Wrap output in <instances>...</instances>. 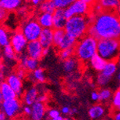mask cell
Segmentation results:
<instances>
[{
    "label": "cell",
    "instance_id": "1",
    "mask_svg": "<svg viewBox=\"0 0 120 120\" xmlns=\"http://www.w3.org/2000/svg\"><path fill=\"white\" fill-rule=\"evenodd\" d=\"M87 34L97 40L120 39L119 15L115 11L109 10H103L95 15Z\"/></svg>",
    "mask_w": 120,
    "mask_h": 120
},
{
    "label": "cell",
    "instance_id": "2",
    "mask_svg": "<svg viewBox=\"0 0 120 120\" xmlns=\"http://www.w3.org/2000/svg\"><path fill=\"white\" fill-rule=\"evenodd\" d=\"M98 40L89 34L79 39L74 48V53L80 62L86 63L97 53Z\"/></svg>",
    "mask_w": 120,
    "mask_h": 120
},
{
    "label": "cell",
    "instance_id": "3",
    "mask_svg": "<svg viewBox=\"0 0 120 120\" xmlns=\"http://www.w3.org/2000/svg\"><path fill=\"white\" fill-rule=\"evenodd\" d=\"M89 25L87 15H75L67 19L64 29L66 34L79 40L87 34Z\"/></svg>",
    "mask_w": 120,
    "mask_h": 120
},
{
    "label": "cell",
    "instance_id": "4",
    "mask_svg": "<svg viewBox=\"0 0 120 120\" xmlns=\"http://www.w3.org/2000/svg\"><path fill=\"white\" fill-rule=\"evenodd\" d=\"M97 53L106 61L116 60L120 54V39L98 40Z\"/></svg>",
    "mask_w": 120,
    "mask_h": 120
},
{
    "label": "cell",
    "instance_id": "5",
    "mask_svg": "<svg viewBox=\"0 0 120 120\" xmlns=\"http://www.w3.org/2000/svg\"><path fill=\"white\" fill-rule=\"evenodd\" d=\"M42 26L37 20L30 19L25 21L21 26V32L29 41L38 40L42 32Z\"/></svg>",
    "mask_w": 120,
    "mask_h": 120
},
{
    "label": "cell",
    "instance_id": "6",
    "mask_svg": "<svg viewBox=\"0 0 120 120\" xmlns=\"http://www.w3.org/2000/svg\"><path fill=\"white\" fill-rule=\"evenodd\" d=\"M90 11H91V6L89 4L81 0H75L68 8L64 9V15L67 19L75 15L86 16L89 13Z\"/></svg>",
    "mask_w": 120,
    "mask_h": 120
},
{
    "label": "cell",
    "instance_id": "7",
    "mask_svg": "<svg viewBox=\"0 0 120 120\" xmlns=\"http://www.w3.org/2000/svg\"><path fill=\"white\" fill-rule=\"evenodd\" d=\"M22 109L21 103L17 98L3 100L0 105L1 109L8 118H13L19 113Z\"/></svg>",
    "mask_w": 120,
    "mask_h": 120
},
{
    "label": "cell",
    "instance_id": "8",
    "mask_svg": "<svg viewBox=\"0 0 120 120\" xmlns=\"http://www.w3.org/2000/svg\"><path fill=\"white\" fill-rule=\"evenodd\" d=\"M28 42L21 32H15L10 36V45L17 54H21L26 50Z\"/></svg>",
    "mask_w": 120,
    "mask_h": 120
},
{
    "label": "cell",
    "instance_id": "9",
    "mask_svg": "<svg viewBox=\"0 0 120 120\" xmlns=\"http://www.w3.org/2000/svg\"><path fill=\"white\" fill-rule=\"evenodd\" d=\"M26 54L30 57L35 59H40L43 56V47L42 46L39 40H34L28 42L26 48Z\"/></svg>",
    "mask_w": 120,
    "mask_h": 120
},
{
    "label": "cell",
    "instance_id": "10",
    "mask_svg": "<svg viewBox=\"0 0 120 120\" xmlns=\"http://www.w3.org/2000/svg\"><path fill=\"white\" fill-rule=\"evenodd\" d=\"M6 81L13 89L17 97H21L23 94V85L22 79H20L16 75V73H11L7 77Z\"/></svg>",
    "mask_w": 120,
    "mask_h": 120
},
{
    "label": "cell",
    "instance_id": "11",
    "mask_svg": "<svg viewBox=\"0 0 120 120\" xmlns=\"http://www.w3.org/2000/svg\"><path fill=\"white\" fill-rule=\"evenodd\" d=\"M108 111L105 106L101 103L92 105L88 110V115L92 120H100L105 118Z\"/></svg>",
    "mask_w": 120,
    "mask_h": 120
},
{
    "label": "cell",
    "instance_id": "12",
    "mask_svg": "<svg viewBox=\"0 0 120 120\" xmlns=\"http://www.w3.org/2000/svg\"><path fill=\"white\" fill-rule=\"evenodd\" d=\"M32 113L30 114L31 120H44L46 116V107L44 103L40 101H36L31 105Z\"/></svg>",
    "mask_w": 120,
    "mask_h": 120
},
{
    "label": "cell",
    "instance_id": "13",
    "mask_svg": "<svg viewBox=\"0 0 120 120\" xmlns=\"http://www.w3.org/2000/svg\"><path fill=\"white\" fill-rule=\"evenodd\" d=\"M67 19L64 15V10L56 9L53 13V28L54 29H64Z\"/></svg>",
    "mask_w": 120,
    "mask_h": 120
},
{
    "label": "cell",
    "instance_id": "14",
    "mask_svg": "<svg viewBox=\"0 0 120 120\" xmlns=\"http://www.w3.org/2000/svg\"><path fill=\"white\" fill-rule=\"evenodd\" d=\"M39 94V90L37 87L34 86L29 87L25 92H23L22 95L23 103L31 106L36 101H38Z\"/></svg>",
    "mask_w": 120,
    "mask_h": 120
},
{
    "label": "cell",
    "instance_id": "15",
    "mask_svg": "<svg viewBox=\"0 0 120 120\" xmlns=\"http://www.w3.org/2000/svg\"><path fill=\"white\" fill-rule=\"evenodd\" d=\"M53 30L52 28H43L39 37V42L42 46L45 48H50L53 45Z\"/></svg>",
    "mask_w": 120,
    "mask_h": 120
},
{
    "label": "cell",
    "instance_id": "16",
    "mask_svg": "<svg viewBox=\"0 0 120 120\" xmlns=\"http://www.w3.org/2000/svg\"><path fill=\"white\" fill-rule=\"evenodd\" d=\"M20 65L24 70L32 72L38 68L39 62L38 59L30 58L26 54H23L20 57Z\"/></svg>",
    "mask_w": 120,
    "mask_h": 120
},
{
    "label": "cell",
    "instance_id": "17",
    "mask_svg": "<svg viewBox=\"0 0 120 120\" xmlns=\"http://www.w3.org/2000/svg\"><path fill=\"white\" fill-rule=\"evenodd\" d=\"M79 60L74 56H71L68 59L64 60L62 63L63 70L68 74L74 73L79 67Z\"/></svg>",
    "mask_w": 120,
    "mask_h": 120
},
{
    "label": "cell",
    "instance_id": "18",
    "mask_svg": "<svg viewBox=\"0 0 120 120\" xmlns=\"http://www.w3.org/2000/svg\"><path fill=\"white\" fill-rule=\"evenodd\" d=\"M0 90H1L3 100H8L17 98L15 92L7 83V81H2L0 83Z\"/></svg>",
    "mask_w": 120,
    "mask_h": 120
},
{
    "label": "cell",
    "instance_id": "19",
    "mask_svg": "<svg viewBox=\"0 0 120 120\" xmlns=\"http://www.w3.org/2000/svg\"><path fill=\"white\" fill-rule=\"evenodd\" d=\"M118 69H119V67L117 65L116 60L107 61L105 67L103 68V70H102L101 72H100V73H101L103 75H104L107 77H109L112 79V77L114 75H116Z\"/></svg>",
    "mask_w": 120,
    "mask_h": 120
},
{
    "label": "cell",
    "instance_id": "20",
    "mask_svg": "<svg viewBox=\"0 0 120 120\" xmlns=\"http://www.w3.org/2000/svg\"><path fill=\"white\" fill-rule=\"evenodd\" d=\"M37 21L42 28H52L53 27V13H41L38 15Z\"/></svg>",
    "mask_w": 120,
    "mask_h": 120
},
{
    "label": "cell",
    "instance_id": "21",
    "mask_svg": "<svg viewBox=\"0 0 120 120\" xmlns=\"http://www.w3.org/2000/svg\"><path fill=\"white\" fill-rule=\"evenodd\" d=\"M106 62H107L106 60H105L103 57H101L99 54L96 53V54L93 56L92 59L89 60V63L93 70L98 72H101L102 70L105 67Z\"/></svg>",
    "mask_w": 120,
    "mask_h": 120
},
{
    "label": "cell",
    "instance_id": "22",
    "mask_svg": "<svg viewBox=\"0 0 120 120\" xmlns=\"http://www.w3.org/2000/svg\"><path fill=\"white\" fill-rule=\"evenodd\" d=\"M76 43H77L76 39L68 35V34H65L62 42L60 43V44L57 48L59 50H63L67 49H74Z\"/></svg>",
    "mask_w": 120,
    "mask_h": 120
},
{
    "label": "cell",
    "instance_id": "23",
    "mask_svg": "<svg viewBox=\"0 0 120 120\" xmlns=\"http://www.w3.org/2000/svg\"><path fill=\"white\" fill-rule=\"evenodd\" d=\"M21 3V0H0V8L7 11L14 10L19 8Z\"/></svg>",
    "mask_w": 120,
    "mask_h": 120
},
{
    "label": "cell",
    "instance_id": "24",
    "mask_svg": "<svg viewBox=\"0 0 120 120\" xmlns=\"http://www.w3.org/2000/svg\"><path fill=\"white\" fill-rule=\"evenodd\" d=\"M98 2L104 10L115 11L120 8V0H99Z\"/></svg>",
    "mask_w": 120,
    "mask_h": 120
},
{
    "label": "cell",
    "instance_id": "25",
    "mask_svg": "<svg viewBox=\"0 0 120 120\" xmlns=\"http://www.w3.org/2000/svg\"><path fill=\"white\" fill-rule=\"evenodd\" d=\"M30 79L34 82L37 83H44L46 81V75L43 69L38 68L36 70L32 71L30 74Z\"/></svg>",
    "mask_w": 120,
    "mask_h": 120
},
{
    "label": "cell",
    "instance_id": "26",
    "mask_svg": "<svg viewBox=\"0 0 120 120\" xmlns=\"http://www.w3.org/2000/svg\"><path fill=\"white\" fill-rule=\"evenodd\" d=\"M98 92L100 96V102L103 103H106L111 100L112 95L113 93L111 91V89L106 87L101 88L98 91Z\"/></svg>",
    "mask_w": 120,
    "mask_h": 120
},
{
    "label": "cell",
    "instance_id": "27",
    "mask_svg": "<svg viewBox=\"0 0 120 120\" xmlns=\"http://www.w3.org/2000/svg\"><path fill=\"white\" fill-rule=\"evenodd\" d=\"M17 53L15 52L13 49L10 45L4 47L3 49V56L5 60L8 62H13L16 59Z\"/></svg>",
    "mask_w": 120,
    "mask_h": 120
},
{
    "label": "cell",
    "instance_id": "28",
    "mask_svg": "<svg viewBox=\"0 0 120 120\" xmlns=\"http://www.w3.org/2000/svg\"><path fill=\"white\" fill-rule=\"evenodd\" d=\"M10 36L8 30L5 28L0 26V47H5L10 45Z\"/></svg>",
    "mask_w": 120,
    "mask_h": 120
},
{
    "label": "cell",
    "instance_id": "29",
    "mask_svg": "<svg viewBox=\"0 0 120 120\" xmlns=\"http://www.w3.org/2000/svg\"><path fill=\"white\" fill-rule=\"evenodd\" d=\"M40 10L42 13H53L54 10L56 9L54 4L51 2V0H44L40 4Z\"/></svg>",
    "mask_w": 120,
    "mask_h": 120
},
{
    "label": "cell",
    "instance_id": "30",
    "mask_svg": "<svg viewBox=\"0 0 120 120\" xmlns=\"http://www.w3.org/2000/svg\"><path fill=\"white\" fill-rule=\"evenodd\" d=\"M64 29H54L53 35V45L58 47L60 43L62 42L64 36L65 34Z\"/></svg>",
    "mask_w": 120,
    "mask_h": 120
},
{
    "label": "cell",
    "instance_id": "31",
    "mask_svg": "<svg viewBox=\"0 0 120 120\" xmlns=\"http://www.w3.org/2000/svg\"><path fill=\"white\" fill-rule=\"evenodd\" d=\"M111 108L112 111H116L120 109V91L116 90L113 93L111 98Z\"/></svg>",
    "mask_w": 120,
    "mask_h": 120
},
{
    "label": "cell",
    "instance_id": "32",
    "mask_svg": "<svg viewBox=\"0 0 120 120\" xmlns=\"http://www.w3.org/2000/svg\"><path fill=\"white\" fill-rule=\"evenodd\" d=\"M111 81V78L107 77L104 75H103L101 73H100L98 76H97V79H96V83L98 86L103 88L105 87L109 84V83Z\"/></svg>",
    "mask_w": 120,
    "mask_h": 120
},
{
    "label": "cell",
    "instance_id": "33",
    "mask_svg": "<svg viewBox=\"0 0 120 120\" xmlns=\"http://www.w3.org/2000/svg\"><path fill=\"white\" fill-rule=\"evenodd\" d=\"M75 1V0H51V2L53 3L56 8L63 10L68 8Z\"/></svg>",
    "mask_w": 120,
    "mask_h": 120
},
{
    "label": "cell",
    "instance_id": "34",
    "mask_svg": "<svg viewBox=\"0 0 120 120\" xmlns=\"http://www.w3.org/2000/svg\"><path fill=\"white\" fill-rule=\"evenodd\" d=\"M74 54V49H63L60 50L59 56V58L61 59L62 61L65 59H68L73 56Z\"/></svg>",
    "mask_w": 120,
    "mask_h": 120
},
{
    "label": "cell",
    "instance_id": "35",
    "mask_svg": "<svg viewBox=\"0 0 120 120\" xmlns=\"http://www.w3.org/2000/svg\"><path fill=\"white\" fill-rule=\"evenodd\" d=\"M46 115H47L48 119H54V118H57L61 116V112L58 109H49V111H47Z\"/></svg>",
    "mask_w": 120,
    "mask_h": 120
},
{
    "label": "cell",
    "instance_id": "36",
    "mask_svg": "<svg viewBox=\"0 0 120 120\" xmlns=\"http://www.w3.org/2000/svg\"><path fill=\"white\" fill-rule=\"evenodd\" d=\"M91 10H92L93 12V14L94 15H97L101 12H103L104 10L103 8V7L101 6V4L98 2H94L92 5V8Z\"/></svg>",
    "mask_w": 120,
    "mask_h": 120
},
{
    "label": "cell",
    "instance_id": "37",
    "mask_svg": "<svg viewBox=\"0 0 120 120\" xmlns=\"http://www.w3.org/2000/svg\"><path fill=\"white\" fill-rule=\"evenodd\" d=\"M61 114L64 115V116H69L71 115V108L68 106V105H65L63 106L62 109H61Z\"/></svg>",
    "mask_w": 120,
    "mask_h": 120
},
{
    "label": "cell",
    "instance_id": "38",
    "mask_svg": "<svg viewBox=\"0 0 120 120\" xmlns=\"http://www.w3.org/2000/svg\"><path fill=\"white\" fill-rule=\"evenodd\" d=\"M22 111H23V113H24L25 115L30 116V114H31V113H32V108L30 105H25L22 108Z\"/></svg>",
    "mask_w": 120,
    "mask_h": 120
},
{
    "label": "cell",
    "instance_id": "39",
    "mask_svg": "<svg viewBox=\"0 0 120 120\" xmlns=\"http://www.w3.org/2000/svg\"><path fill=\"white\" fill-rule=\"evenodd\" d=\"M91 99L94 102H98L100 101V96H99V92L98 91H93L91 93Z\"/></svg>",
    "mask_w": 120,
    "mask_h": 120
},
{
    "label": "cell",
    "instance_id": "40",
    "mask_svg": "<svg viewBox=\"0 0 120 120\" xmlns=\"http://www.w3.org/2000/svg\"><path fill=\"white\" fill-rule=\"evenodd\" d=\"M111 117L113 120H120V110L112 111Z\"/></svg>",
    "mask_w": 120,
    "mask_h": 120
},
{
    "label": "cell",
    "instance_id": "41",
    "mask_svg": "<svg viewBox=\"0 0 120 120\" xmlns=\"http://www.w3.org/2000/svg\"><path fill=\"white\" fill-rule=\"evenodd\" d=\"M16 75L19 76L20 79H23V78L26 76V70H24L22 68L19 69V70H17V72H16Z\"/></svg>",
    "mask_w": 120,
    "mask_h": 120
},
{
    "label": "cell",
    "instance_id": "42",
    "mask_svg": "<svg viewBox=\"0 0 120 120\" xmlns=\"http://www.w3.org/2000/svg\"><path fill=\"white\" fill-rule=\"evenodd\" d=\"M7 17V10L0 8V22H2Z\"/></svg>",
    "mask_w": 120,
    "mask_h": 120
},
{
    "label": "cell",
    "instance_id": "43",
    "mask_svg": "<svg viewBox=\"0 0 120 120\" xmlns=\"http://www.w3.org/2000/svg\"><path fill=\"white\" fill-rule=\"evenodd\" d=\"M0 120H8V117L1 109H0Z\"/></svg>",
    "mask_w": 120,
    "mask_h": 120
},
{
    "label": "cell",
    "instance_id": "44",
    "mask_svg": "<svg viewBox=\"0 0 120 120\" xmlns=\"http://www.w3.org/2000/svg\"><path fill=\"white\" fill-rule=\"evenodd\" d=\"M81 1L85 2L88 4H89L90 6H92L94 2H95V0H81Z\"/></svg>",
    "mask_w": 120,
    "mask_h": 120
},
{
    "label": "cell",
    "instance_id": "45",
    "mask_svg": "<svg viewBox=\"0 0 120 120\" xmlns=\"http://www.w3.org/2000/svg\"><path fill=\"white\" fill-rule=\"evenodd\" d=\"M43 1H44V0H32V4H33L34 5L37 6V5H39L40 3L43 2Z\"/></svg>",
    "mask_w": 120,
    "mask_h": 120
},
{
    "label": "cell",
    "instance_id": "46",
    "mask_svg": "<svg viewBox=\"0 0 120 120\" xmlns=\"http://www.w3.org/2000/svg\"><path fill=\"white\" fill-rule=\"evenodd\" d=\"M49 51H50V48H45V49H43V56H46L48 53H49Z\"/></svg>",
    "mask_w": 120,
    "mask_h": 120
},
{
    "label": "cell",
    "instance_id": "47",
    "mask_svg": "<svg viewBox=\"0 0 120 120\" xmlns=\"http://www.w3.org/2000/svg\"><path fill=\"white\" fill-rule=\"evenodd\" d=\"M77 113H78V109L76 108H73V109H71V115L76 114Z\"/></svg>",
    "mask_w": 120,
    "mask_h": 120
},
{
    "label": "cell",
    "instance_id": "48",
    "mask_svg": "<svg viewBox=\"0 0 120 120\" xmlns=\"http://www.w3.org/2000/svg\"><path fill=\"white\" fill-rule=\"evenodd\" d=\"M116 75V79H117V81L120 82V68L118 69Z\"/></svg>",
    "mask_w": 120,
    "mask_h": 120
},
{
    "label": "cell",
    "instance_id": "49",
    "mask_svg": "<svg viewBox=\"0 0 120 120\" xmlns=\"http://www.w3.org/2000/svg\"><path fill=\"white\" fill-rule=\"evenodd\" d=\"M116 63H117V65H118L119 68H120V54H119V56H118V58L116 59Z\"/></svg>",
    "mask_w": 120,
    "mask_h": 120
},
{
    "label": "cell",
    "instance_id": "50",
    "mask_svg": "<svg viewBox=\"0 0 120 120\" xmlns=\"http://www.w3.org/2000/svg\"><path fill=\"white\" fill-rule=\"evenodd\" d=\"M62 116H60L57 118H54V119H48L47 120H62Z\"/></svg>",
    "mask_w": 120,
    "mask_h": 120
},
{
    "label": "cell",
    "instance_id": "51",
    "mask_svg": "<svg viewBox=\"0 0 120 120\" xmlns=\"http://www.w3.org/2000/svg\"><path fill=\"white\" fill-rule=\"evenodd\" d=\"M1 83V82H0ZM3 101V98H2V93H1V90H0V105H1V103H2Z\"/></svg>",
    "mask_w": 120,
    "mask_h": 120
},
{
    "label": "cell",
    "instance_id": "52",
    "mask_svg": "<svg viewBox=\"0 0 120 120\" xmlns=\"http://www.w3.org/2000/svg\"><path fill=\"white\" fill-rule=\"evenodd\" d=\"M100 120H113V119H112V117H105V118H104V119H100Z\"/></svg>",
    "mask_w": 120,
    "mask_h": 120
},
{
    "label": "cell",
    "instance_id": "53",
    "mask_svg": "<svg viewBox=\"0 0 120 120\" xmlns=\"http://www.w3.org/2000/svg\"><path fill=\"white\" fill-rule=\"evenodd\" d=\"M62 120H73V119L70 118V117H63L62 118Z\"/></svg>",
    "mask_w": 120,
    "mask_h": 120
},
{
    "label": "cell",
    "instance_id": "54",
    "mask_svg": "<svg viewBox=\"0 0 120 120\" xmlns=\"http://www.w3.org/2000/svg\"><path fill=\"white\" fill-rule=\"evenodd\" d=\"M2 77V68H1V65H0V79Z\"/></svg>",
    "mask_w": 120,
    "mask_h": 120
},
{
    "label": "cell",
    "instance_id": "55",
    "mask_svg": "<svg viewBox=\"0 0 120 120\" xmlns=\"http://www.w3.org/2000/svg\"><path fill=\"white\" fill-rule=\"evenodd\" d=\"M26 2H32V0H25Z\"/></svg>",
    "mask_w": 120,
    "mask_h": 120
},
{
    "label": "cell",
    "instance_id": "56",
    "mask_svg": "<svg viewBox=\"0 0 120 120\" xmlns=\"http://www.w3.org/2000/svg\"><path fill=\"white\" fill-rule=\"evenodd\" d=\"M118 90H119V91H120V83H119V89H118Z\"/></svg>",
    "mask_w": 120,
    "mask_h": 120
},
{
    "label": "cell",
    "instance_id": "57",
    "mask_svg": "<svg viewBox=\"0 0 120 120\" xmlns=\"http://www.w3.org/2000/svg\"><path fill=\"white\" fill-rule=\"evenodd\" d=\"M119 22H120V16H119Z\"/></svg>",
    "mask_w": 120,
    "mask_h": 120
},
{
    "label": "cell",
    "instance_id": "58",
    "mask_svg": "<svg viewBox=\"0 0 120 120\" xmlns=\"http://www.w3.org/2000/svg\"><path fill=\"white\" fill-rule=\"evenodd\" d=\"M119 110H120V109H119Z\"/></svg>",
    "mask_w": 120,
    "mask_h": 120
}]
</instances>
